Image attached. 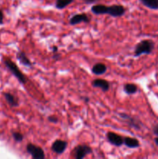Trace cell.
Wrapping results in <instances>:
<instances>
[{
  "label": "cell",
  "instance_id": "1",
  "mask_svg": "<svg viewBox=\"0 0 158 159\" xmlns=\"http://www.w3.org/2000/svg\"><path fill=\"white\" fill-rule=\"evenodd\" d=\"M154 47L155 43L152 40H142L135 47L134 56L139 57L142 54H150L154 49Z\"/></svg>",
  "mask_w": 158,
  "mask_h": 159
},
{
  "label": "cell",
  "instance_id": "2",
  "mask_svg": "<svg viewBox=\"0 0 158 159\" xmlns=\"http://www.w3.org/2000/svg\"><path fill=\"white\" fill-rule=\"evenodd\" d=\"M4 64L5 66L16 78V79L20 83L23 84V85H25L28 82V79L26 78V76L22 72L21 70L19 68V67L17 66L15 62H13L9 58H6L4 60Z\"/></svg>",
  "mask_w": 158,
  "mask_h": 159
},
{
  "label": "cell",
  "instance_id": "3",
  "mask_svg": "<svg viewBox=\"0 0 158 159\" xmlns=\"http://www.w3.org/2000/svg\"><path fill=\"white\" fill-rule=\"evenodd\" d=\"M91 153H92V149L86 144L77 145L72 152L74 158L75 159H82Z\"/></svg>",
  "mask_w": 158,
  "mask_h": 159
},
{
  "label": "cell",
  "instance_id": "4",
  "mask_svg": "<svg viewBox=\"0 0 158 159\" xmlns=\"http://www.w3.org/2000/svg\"><path fill=\"white\" fill-rule=\"evenodd\" d=\"M26 152L31 155L33 159H44L45 153L44 151L39 146L33 144L29 143L26 145Z\"/></svg>",
  "mask_w": 158,
  "mask_h": 159
},
{
  "label": "cell",
  "instance_id": "5",
  "mask_svg": "<svg viewBox=\"0 0 158 159\" xmlns=\"http://www.w3.org/2000/svg\"><path fill=\"white\" fill-rule=\"evenodd\" d=\"M125 8L121 5H112L107 7V14L112 17H120L125 14Z\"/></svg>",
  "mask_w": 158,
  "mask_h": 159
},
{
  "label": "cell",
  "instance_id": "6",
  "mask_svg": "<svg viewBox=\"0 0 158 159\" xmlns=\"http://www.w3.org/2000/svg\"><path fill=\"white\" fill-rule=\"evenodd\" d=\"M106 138L112 145H114L116 147H120L123 144V138L114 132H108L106 134Z\"/></svg>",
  "mask_w": 158,
  "mask_h": 159
},
{
  "label": "cell",
  "instance_id": "7",
  "mask_svg": "<svg viewBox=\"0 0 158 159\" xmlns=\"http://www.w3.org/2000/svg\"><path fill=\"white\" fill-rule=\"evenodd\" d=\"M68 147L67 141L63 140H56L51 146V150L57 155H61L66 151Z\"/></svg>",
  "mask_w": 158,
  "mask_h": 159
},
{
  "label": "cell",
  "instance_id": "8",
  "mask_svg": "<svg viewBox=\"0 0 158 159\" xmlns=\"http://www.w3.org/2000/svg\"><path fill=\"white\" fill-rule=\"evenodd\" d=\"M90 22V18L85 13H78L72 16L69 20L71 25H77L81 23H88Z\"/></svg>",
  "mask_w": 158,
  "mask_h": 159
},
{
  "label": "cell",
  "instance_id": "9",
  "mask_svg": "<svg viewBox=\"0 0 158 159\" xmlns=\"http://www.w3.org/2000/svg\"><path fill=\"white\" fill-rule=\"evenodd\" d=\"M120 116L122 119L125 120V121H127L129 126L130 127H133V128L136 129V130H139L140 129V122L138 120H136V118L132 117L129 115L125 114V113H120Z\"/></svg>",
  "mask_w": 158,
  "mask_h": 159
},
{
  "label": "cell",
  "instance_id": "10",
  "mask_svg": "<svg viewBox=\"0 0 158 159\" xmlns=\"http://www.w3.org/2000/svg\"><path fill=\"white\" fill-rule=\"evenodd\" d=\"M93 87L94 88H99L102 90L103 92H107L110 88V84L108 81L105 80V79H96L91 83Z\"/></svg>",
  "mask_w": 158,
  "mask_h": 159
},
{
  "label": "cell",
  "instance_id": "11",
  "mask_svg": "<svg viewBox=\"0 0 158 159\" xmlns=\"http://www.w3.org/2000/svg\"><path fill=\"white\" fill-rule=\"evenodd\" d=\"M16 59L22 64L23 65L26 67H32L33 64L31 61L28 58L26 53L24 51H20L16 53Z\"/></svg>",
  "mask_w": 158,
  "mask_h": 159
},
{
  "label": "cell",
  "instance_id": "12",
  "mask_svg": "<svg viewBox=\"0 0 158 159\" xmlns=\"http://www.w3.org/2000/svg\"><path fill=\"white\" fill-rule=\"evenodd\" d=\"M5 99L6 100L7 103L11 107H17L19 106V99L15 97L13 94L10 93H3Z\"/></svg>",
  "mask_w": 158,
  "mask_h": 159
},
{
  "label": "cell",
  "instance_id": "13",
  "mask_svg": "<svg viewBox=\"0 0 158 159\" xmlns=\"http://www.w3.org/2000/svg\"><path fill=\"white\" fill-rule=\"evenodd\" d=\"M123 144L129 148H137L139 147V142L136 138L125 137L123 138Z\"/></svg>",
  "mask_w": 158,
  "mask_h": 159
},
{
  "label": "cell",
  "instance_id": "14",
  "mask_svg": "<svg viewBox=\"0 0 158 159\" xmlns=\"http://www.w3.org/2000/svg\"><path fill=\"white\" fill-rule=\"evenodd\" d=\"M107 71V66L103 63H97L95 65H93L91 68V71L93 74L96 75H101L106 72Z\"/></svg>",
  "mask_w": 158,
  "mask_h": 159
},
{
  "label": "cell",
  "instance_id": "15",
  "mask_svg": "<svg viewBox=\"0 0 158 159\" xmlns=\"http://www.w3.org/2000/svg\"><path fill=\"white\" fill-rule=\"evenodd\" d=\"M107 7H108L107 6L102 4L94 5L91 6V11L95 15H103V14H107Z\"/></svg>",
  "mask_w": 158,
  "mask_h": 159
},
{
  "label": "cell",
  "instance_id": "16",
  "mask_svg": "<svg viewBox=\"0 0 158 159\" xmlns=\"http://www.w3.org/2000/svg\"><path fill=\"white\" fill-rule=\"evenodd\" d=\"M123 90L126 94L133 95L137 93L138 87L134 83H126L124 85Z\"/></svg>",
  "mask_w": 158,
  "mask_h": 159
},
{
  "label": "cell",
  "instance_id": "17",
  "mask_svg": "<svg viewBox=\"0 0 158 159\" xmlns=\"http://www.w3.org/2000/svg\"><path fill=\"white\" fill-rule=\"evenodd\" d=\"M141 3L146 7L153 10H158V0H140Z\"/></svg>",
  "mask_w": 158,
  "mask_h": 159
},
{
  "label": "cell",
  "instance_id": "18",
  "mask_svg": "<svg viewBox=\"0 0 158 159\" xmlns=\"http://www.w3.org/2000/svg\"><path fill=\"white\" fill-rule=\"evenodd\" d=\"M74 1V0H56L55 7L58 9H64Z\"/></svg>",
  "mask_w": 158,
  "mask_h": 159
},
{
  "label": "cell",
  "instance_id": "19",
  "mask_svg": "<svg viewBox=\"0 0 158 159\" xmlns=\"http://www.w3.org/2000/svg\"><path fill=\"white\" fill-rule=\"evenodd\" d=\"M12 136L15 142H22L23 138H24V136L20 132H12Z\"/></svg>",
  "mask_w": 158,
  "mask_h": 159
},
{
  "label": "cell",
  "instance_id": "20",
  "mask_svg": "<svg viewBox=\"0 0 158 159\" xmlns=\"http://www.w3.org/2000/svg\"><path fill=\"white\" fill-rule=\"evenodd\" d=\"M48 121L50 123H54V124H57V123L58 122V119H57L55 116L52 115V116H50L49 117H48Z\"/></svg>",
  "mask_w": 158,
  "mask_h": 159
},
{
  "label": "cell",
  "instance_id": "21",
  "mask_svg": "<svg viewBox=\"0 0 158 159\" xmlns=\"http://www.w3.org/2000/svg\"><path fill=\"white\" fill-rule=\"evenodd\" d=\"M153 134L156 135V137H158V124H156V125L153 126Z\"/></svg>",
  "mask_w": 158,
  "mask_h": 159
},
{
  "label": "cell",
  "instance_id": "22",
  "mask_svg": "<svg viewBox=\"0 0 158 159\" xmlns=\"http://www.w3.org/2000/svg\"><path fill=\"white\" fill-rule=\"evenodd\" d=\"M3 22H4V14L2 11L0 9V24H2Z\"/></svg>",
  "mask_w": 158,
  "mask_h": 159
},
{
  "label": "cell",
  "instance_id": "23",
  "mask_svg": "<svg viewBox=\"0 0 158 159\" xmlns=\"http://www.w3.org/2000/svg\"><path fill=\"white\" fill-rule=\"evenodd\" d=\"M83 1L86 4H92V3L95 2L99 1V0H83Z\"/></svg>",
  "mask_w": 158,
  "mask_h": 159
},
{
  "label": "cell",
  "instance_id": "24",
  "mask_svg": "<svg viewBox=\"0 0 158 159\" xmlns=\"http://www.w3.org/2000/svg\"><path fill=\"white\" fill-rule=\"evenodd\" d=\"M57 51H58V48H57V46H53L52 47L53 54H54V53H57Z\"/></svg>",
  "mask_w": 158,
  "mask_h": 159
},
{
  "label": "cell",
  "instance_id": "25",
  "mask_svg": "<svg viewBox=\"0 0 158 159\" xmlns=\"http://www.w3.org/2000/svg\"><path fill=\"white\" fill-rule=\"evenodd\" d=\"M59 57H60V54H57V53H54V57H53V58L56 59V60H57V59H58Z\"/></svg>",
  "mask_w": 158,
  "mask_h": 159
},
{
  "label": "cell",
  "instance_id": "26",
  "mask_svg": "<svg viewBox=\"0 0 158 159\" xmlns=\"http://www.w3.org/2000/svg\"><path fill=\"white\" fill-rule=\"evenodd\" d=\"M154 142H155V144H156V145L158 146V137H156V138H155V139H154Z\"/></svg>",
  "mask_w": 158,
  "mask_h": 159
},
{
  "label": "cell",
  "instance_id": "27",
  "mask_svg": "<svg viewBox=\"0 0 158 159\" xmlns=\"http://www.w3.org/2000/svg\"><path fill=\"white\" fill-rule=\"evenodd\" d=\"M85 102H88V101H89V99H88V97H85Z\"/></svg>",
  "mask_w": 158,
  "mask_h": 159
}]
</instances>
